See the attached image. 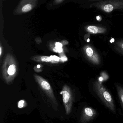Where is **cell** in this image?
Instances as JSON below:
<instances>
[{
  "label": "cell",
  "mask_w": 123,
  "mask_h": 123,
  "mask_svg": "<svg viewBox=\"0 0 123 123\" xmlns=\"http://www.w3.org/2000/svg\"><path fill=\"white\" fill-rule=\"evenodd\" d=\"M51 59H52V61L51 62L52 63H56L59 62L61 60L60 58L56 56V55H51L50 56Z\"/></svg>",
  "instance_id": "cell-13"
},
{
  "label": "cell",
  "mask_w": 123,
  "mask_h": 123,
  "mask_svg": "<svg viewBox=\"0 0 123 123\" xmlns=\"http://www.w3.org/2000/svg\"><path fill=\"white\" fill-rule=\"evenodd\" d=\"M26 103H25V101L24 100H21L19 101L18 103V108H22L26 106Z\"/></svg>",
  "instance_id": "cell-14"
},
{
  "label": "cell",
  "mask_w": 123,
  "mask_h": 123,
  "mask_svg": "<svg viewBox=\"0 0 123 123\" xmlns=\"http://www.w3.org/2000/svg\"><path fill=\"white\" fill-rule=\"evenodd\" d=\"M90 8H95L102 12L110 13L115 10H123V0H103L90 4Z\"/></svg>",
  "instance_id": "cell-2"
},
{
  "label": "cell",
  "mask_w": 123,
  "mask_h": 123,
  "mask_svg": "<svg viewBox=\"0 0 123 123\" xmlns=\"http://www.w3.org/2000/svg\"><path fill=\"white\" fill-rule=\"evenodd\" d=\"M85 30L89 34H105L107 30L105 27L92 25L86 26Z\"/></svg>",
  "instance_id": "cell-8"
},
{
  "label": "cell",
  "mask_w": 123,
  "mask_h": 123,
  "mask_svg": "<svg viewBox=\"0 0 123 123\" xmlns=\"http://www.w3.org/2000/svg\"><path fill=\"white\" fill-rule=\"evenodd\" d=\"M89 0L90 1H96V0Z\"/></svg>",
  "instance_id": "cell-22"
},
{
  "label": "cell",
  "mask_w": 123,
  "mask_h": 123,
  "mask_svg": "<svg viewBox=\"0 0 123 123\" xmlns=\"http://www.w3.org/2000/svg\"><path fill=\"white\" fill-rule=\"evenodd\" d=\"M37 68H40V65H39V64H38V65L37 66Z\"/></svg>",
  "instance_id": "cell-21"
},
{
  "label": "cell",
  "mask_w": 123,
  "mask_h": 123,
  "mask_svg": "<svg viewBox=\"0 0 123 123\" xmlns=\"http://www.w3.org/2000/svg\"><path fill=\"white\" fill-rule=\"evenodd\" d=\"M97 115V112L91 107H86L83 110L80 118L81 123H88L95 118Z\"/></svg>",
  "instance_id": "cell-6"
},
{
  "label": "cell",
  "mask_w": 123,
  "mask_h": 123,
  "mask_svg": "<svg viewBox=\"0 0 123 123\" xmlns=\"http://www.w3.org/2000/svg\"><path fill=\"white\" fill-rule=\"evenodd\" d=\"M61 94L63 95V102L67 115L71 113L73 104V98L70 90L67 87H64Z\"/></svg>",
  "instance_id": "cell-5"
},
{
  "label": "cell",
  "mask_w": 123,
  "mask_h": 123,
  "mask_svg": "<svg viewBox=\"0 0 123 123\" xmlns=\"http://www.w3.org/2000/svg\"><path fill=\"white\" fill-rule=\"evenodd\" d=\"M96 18H97V20L99 22L101 21L102 19V17L100 16H99V15L97 16Z\"/></svg>",
  "instance_id": "cell-19"
},
{
  "label": "cell",
  "mask_w": 123,
  "mask_h": 123,
  "mask_svg": "<svg viewBox=\"0 0 123 123\" xmlns=\"http://www.w3.org/2000/svg\"><path fill=\"white\" fill-rule=\"evenodd\" d=\"M40 60L42 62H51L52 61V59L50 56H43L41 57Z\"/></svg>",
  "instance_id": "cell-12"
},
{
  "label": "cell",
  "mask_w": 123,
  "mask_h": 123,
  "mask_svg": "<svg viewBox=\"0 0 123 123\" xmlns=\"http://www.w3.org/2000/svg\"><path fill=\"white\" fill-rule=\"evenodd\" d=\"M1 52H2V49H1V47H0V55H1Z\"/></svg>",
  "instance_id": "cell-20"
},
{
  "label": "cell",
  "mask_w": 123,
  "mask_h": 123,
  "mask_svg": "<svg viewBox=\"0 0 123 123\" xmlns=\"http://www.w3.org/2000/svg\"><path fill=\"white\" fill-rule=\"evenodd\" d=\"M56 47H63V44L59 42H56L55 44Z\"/></svg>",
  "instance_id": "cell-18"
},
{
  "label": "cell",
  "mask_w": 123,
  "mask_h": 123,
  "mask_svg": "<svg viewBox=\"0 0 123 123\" xmlns=\"http://www.w3.org/2000/svg\"><path fill=\"white\" fill-rule=\"evenodd\" d=\"M84 52L87 58L92 63L96 65H99L101 62L100 56L93 47L90 45L84 47Z\"/></svg>",
  "instance_id": "cell-4"
},
{
  "label": "cell",
  "mask_w": 123,
  "mask_h": 123,
  "mask_svg": "<svg viewBox=\"0 0 123 123\" xmlns=\"http://www.w3.org/2000/svg\"><path fill=\"white\" fill-rule=\"evenodd\" d=\"M53 52L55 53H61L63 52V49L61 47H55L53 49Z\"/></svg>",
  "instance_id": "cell-15"
},
{
  "label": "cell",
  "mask_w": 123,
  "mask_h": 123,
  "mask_svg": "<svg viewBox=\"0 0 123 123\" xmlns=\"http://www.w3.org/2000/svg\"><path fill=\"white\" fill-rule=\"evenodd\" d=\"M35 79L40 85V87L45 92L47 93L48 95L53 100L54 102L56 103V99L55 98L52 90L50 84L46 81L45 79L38 75H35Z\"/></svg>",
  "instance_id": "cell-7"
},
{
  "label": "cell",
  "mask_w": 123,
  "mask_h": 123,
  "mask_svg": "<svg viewBox=\"0 0 123 123\" xmlns=\"http://www.w3.org/2000/svg\"><path fill=\"white\" fill-rule=\"evenodd\" d=\"M16 66L15 64H12L8 67L7 69V74L10 76H13L16 73Z\"/></svg>",
  "instance_id": "cell-11"
},
{
  "label": "cell",
  "mask_w": 123,
  "mask_h": 123,
  "mask_svg": "<svg viewBox=\"0 0 123 123\" xmlns=\"http://www.w3.org/2000/svg\"><path fill=\"white\" fill-rule=\"evenodd\" d=\"M116 86L119 100L123 111V87L118 85Z\"/></svg>",
  "instance_id": "cell-9"
},
{
  "label": "cell",
  "mask_w": 123,
  "mask_h": 123,
  "mask_svg": "<svg viewBox=\"0 0 123 123\" xmlns=\"http://www.w3.org/2000/svg\"><path fill=\"white\" fill-rule=\"evenodd\" d=\"M64 0H54L53 1V4L55 6L59 5Z\"/></svg>",
  "instance_id": "cell-16"
},
{
  "label": "cell",
  "mask_w": 123,
  "mask_h": 123,
  "mask_svg": "<svg viewBox=\"0 0 123 123\" xmlns=\"http://www.w3.org/2000/svg\"><path fill=\"white\" fill-rule=\"evenodd\" d=\"M60 59L63 62L66 61H67V60H68V58H67L66 57L65 55L61 56Z\"/></svg>",
  "instance_id": "cell-17"
},
{
  "label": "cell",
  "mask_w": 123,
  "mask_h": 123,
  "mask_svg": "<svg viewBox=\"0 0 123 123\" xmlns=\"http://www.w3.org/2000/svg\"><path fill=\"white\" fill-rule=\"evenodd\" d=\"M114 47L116 50L123 55V40H118L116 42Z\"/></svg>",
  "instance_id": "cell-10"
},
{
  "label": "cell",
  "mask_w": 123,
  "mask_h": 123,
  "mask_svg": "<svg viewBox=\"0 0 123 123\" xmlns=\"http://www.w3.org/2000/svg\"><path fill=\"white\" fill-rule=\"evenodd\" d=\"M39 0H21L14 11V15L27 13L35 8Z\"/></svg>",
  "instance_id": "cell-3"
},
{
  "label": "cell",
  "mask_w": 123,
  "mask_h": 123,
  "mask_svg": "<svg viewBox=\"0 0 123 123\" xmlns=\"http://www.w3.org/2000/svg\"><path fill=\"white\" fill-rule=\"evenodd\" d=\"M93 87L104 105L111 112L116 114V111L114 100L108 90L98 81H95L93 83Z\"/></svg>",
  "instance_id": "cell-1"
}]
</instances>
